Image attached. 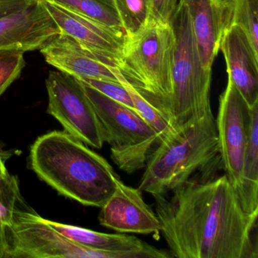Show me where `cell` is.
Listing matches in <instances>:
<instances>
[{
  "label": "cell",
  "mask_w": 258,
  "mask_h": 258,
  "mask_svg": "<svg viewBox=\"0 0 258 258\" xmlns=\"http://www.w3.org/2000/svg\"><path fill=\"white\" fill-rule=\"evenodd\" d=\"M8 173V170H7L5 163H4V159H3L2 154L0 152V176H6Z\"/></svg>",
  "instance_id": "4316f807"
},
{
  "label": "cell",
  "mask_w": 258,
  "mask_h": 258,
  "mask_svg": "<svg viewBox=\"0 0 258 258\" xmlns=\"http://www.w3.org/2000/svg\"><path fill=\"white\" fill-rule=\"evenodd\" d=\"M118 79L120 84L126 88L134 102L135 111L144 119L145 121L158 134L160 140L168 139L177 131L170 123L167 117L154 106L147 99H145L119 72ZM160 142V143H161Z\"/></svg>",
  "instance_id": "d6986e66"
},
{
  "label": "cell",
  "mask_w": 258,
  "mask_h": 258,
  "mask_svg": "<svg viewBox=\"0 0 258 258\" xmlns=\"http://www.w3.org/2000/svg\"><path fill=\"white\" fill-rule=\"evenodd\" d=\"M174 49L170 22L152 18L138 32L126 37L117 61L123 78L167 117L173 92Z\"/></svg>",
  "instance_id": "277c9868"
},
{
  "label": "cell",
  "mask_w": 258,
  "mask_h": 258,
  "mask_svg": "<svg viewBox=\"0 0 258 258\" xmlns=\"http://www.w3.org/2000/svg\"><path fill=\"white\" fill-rule=\"evenodd\" d=\"M38 0H0V18L22 11Z\"/></svg>",
  "instance_id": "d4e9b609"
},
{
  "label": "cell",
  "mask_w": 258,
  "mask_h": 258,
  "mask_svg": "<svg viewBox=\"0 0 258 258\" xmlns=\"http://www.w3.org/2000/svg\"><path fill=\"white\" fill-rule=\"evenodd\" d=\"M48 64L78 79L120 84L116 61L91 52L63 33L52 37L40 48Z\"/></svg>",
  "instance_id": "30bf717a"
},
{
  "label": "cell",
  "mask_w": 258,
  "mask_h": 258,
  "mask_svg": "<svg viewBox=\"0 0 258 258\" xmlns=\"http://www.w3.org/2000/svg\"><path fill=\"white\" fill-rule=\"evenodd\" d=\"M46 87L48 113L72 137L102 149L105 143L102 126L81 81L64 72L50 71Z\"/></svg>",
  "instance_id": "ba28073f"
},
{
  "label": "cell",
  "mask_w": 258,
  "mask_h": 258,
  "mask_svg": "<svg viewBox=\"0 0 258 258\" xmlns=\"http://www.w3.org/2000/svg\"><path fill=\"white\" fill-rule=\"evenodd\" d=\"M172 2H173V6L176 7V4H177L178 0H172Z\"/></svg>",
  "instance_id": "83f0119b"
},
{
  "label": "cell",
  "mask_w": 258,
  "mask_h": 258,
  "mask_svg": "<svg viewBox=\"0 0 258 258\" xmlns=\"http://www.w3.org/2000/svg\"><path fill=\"white\" fill-rule=\"evenodd\" d=\"M219 157L217 124L211 111L181 125L158 144L146 162L138 188L153 197L167 194Z\"/></svg>",
  "instance_id": "3957f363"
},
{
  "label": "cell",
  "mask_w": 258,
  "mask_h": 258,
  "mask_svg": "<svg viewBox=\"0 0 258 258\" xmlns=\"http://www.w3.org/2000/svg\"><path fill=\"white\" fill-rule=\"evenodd\" d=\"M228 80L241 95L247 108L258 103V54L238 26L226 29L220 43Z\"/></svg>",
  "instance_id": "5bb4252c"
},
{
  "label": "cell",
  "mask_w": 258,
  "mask_h": 258,
  "mask_svg": "<svg viewBox=\"0 0 258 258\" xmlns=\"http://www.w3.org/2000/svg\"><path fill=\"white\" fill-rule=\"evenodd\" d=\"M186 7L202 64L211 70L223 34L229 28L228 0H178Z\"/></svg>",
  "instance_id": "9a60e30c"
},
{
  "label": "cell",
  "mask_w": 258,
  "mask_h": 258,
  "mask_svg": "<svg viewBox=\"0 0 258 258\" xmlns=\"http://www.w3.org/2000/svg\"><path fill=\"white\" fill-rule=\"evenodd\" d=\"M83 84L100 122L105 143L110 146L114 164L128 174L144 168L161 142L158 134L137 111Z\"/></svg>",
  "instance_id": "8992f818"
},
{
  "label": "cell",
  "mask_w": 258,
  "mask_h": 258,
  "mask_svg": "<svg viewBox=\"0 0 258 258\" xmlns=\"http://www.w3.org/2000/svg\"><path fill=\"white\" fill-rule=\"evenodd\" d=\"M238 198L246 212L258 214V103L248 109L247 144Z\"/></svg>",
  "instance_id": "e0dca14e"
},
{
  "label": "cell",
  "mask_w": 258,
  "mask_h": 258,
  "mask_svg": "<svg viewBox=\"0 0 258 258\" xmlns=\"http://www.w3.org/2000/svg\"><path fill=\"white\" fill-rule=\"evenodd\" d=\"M97 21L117 32L125 34L112 0H44Z\"/></svg>",
  "instance_id": "ac0fdd59"
},
{
  "label": "cell",
  "mask_w": 258,
  "mask_h": 258,
  "mask_svg": "<svg viewBox=\"0 0 258 258\" xmlns=\"http://www.w3.org/2000/svg\"><path fill=\"white\" fill-rule=\"evenodd\" d=\"M49 224L71 241L91 250L125 253L131 258H167L171 255L134 235L106 234L48 220Z\"/></svg>",
  "instance_id": "2e32d148"
},
{
  "label": "cell",
  "mask_w": 258,
  "mask_h": 258,
  "mask_svg": "<svg viewBox=\"0 0 258 258\" xmlns=\"http://www.w3.org/2000/svg\"><path fill=\"white\" fill-rule=\"evenodd\" d=\"M248 109L241 95L228 80L226 89L219 99L216 124L224 174L238 196L242 183Z\"/></svg>",
  "instance_id": "9c48e42d"
},
{
  "label": "cell",
  "mask_w": 258,
  "mask_h": 258,
  "mask_svg": "<svg viewBox=\"0 0 258 258\" xmlns=\"http://www.w3.org/2000/svg\"><path fill=\"white\" fill-rule=\"evenodd\" d=\"M6 258H131L125 253L91 250L78 245L36 213L16 208L7 227Z\"/></svg>",
  "instance_id": "52a82bcc"
},
{
  "label": "cell",
  "mask_w": 258,
  "mask_h": 258,
  "mask_svg": "<svg viewBox=\"0 0 258 258\" xmlns=\"http://www.w3.org/2000/svg\"><path fill=\"white\" fill-rule=\"evenodd\" d=\"M126 37L144 28L154 18L153 0H112Z\"/></svg>",
  "instance_id": "ffe728a7"
},
{
  "label": "cell",
  "mask_w": 258,
  "mask_h": 258,
  "mask_svg": "<svg viewBox=\"0 0 258 258\" xmlns=\"http://www.w3.org/2000/svg\"><path fill=\"white\" fill-rule=\"evenodd\" d=\"M217 158L185 183L154 196L161 234L178 258H257L258 214L243 209Z\"/></svg>",
  "instance_id": "6da1fadb"
},
{
  "label": "cell",
  "mask_w": 258,
  "mask_h": 258,
  "mask_svg": "<svg viewBox=\"0 0 258 258\" xmlns=\"http://www.w3.org/2000/svg\"><path fill=\"white\" fill-rule=\"evenodd\" d=\"M43 1L60 32L70 36L91 52L116 61L117 64L126 39L124 34L55 3Z\"/></svg>",
  "instance_id": "7c38bea8"
},
{
  "label": "cell",
  "mask_w": 258,
  "mask_h": 258,
  "mask_svg": "<svg viewBox=\"0 0 258 258\" xmlns=\"http://www.w3.org/2000/svg\"><path fill=\"white\" fill-rule=\"evenodd\" d=\"M175 37L173 92L167 117L179 127L196 117L212 111L210 102L211 70L202 64L186 7L178 2L169 19Z\"/></svg>",
  "instance_id": "5b68a950"
},
{
  "label": "cell",
  "mask_w": 258,
  "mask_h": 258,
  "mask_svg": "<svg viewBox=\"0 0 258 258\" xmlns=\"http://www.w3.org/2000/svg\"><path fill=\"white\" fill-rule=\"evenodd\" d=\"M19 195V182L14 176L8 173L0 176V258L7 256V227L13 221Z\"/></svg>",
  "instance_id": "44dd1931"
},
{
  "label": "cell",
  "mask_w": 258,
  "mask_h": 258,
  "mask_svg": "<svg viewBox=\"0 0 258 258\" xmlns=\"http://www.w3.org/2000/svg\"><path fill=\"white\" fill-rule=\"evenodd\" d=\"M142 192L117 179L115 191L101 207L100 224L120 233L152 234L158 239L161 222Z\"/></svg>",
  "instance_id": "8fae6325"
},
{
  "label": "cell",
  "mask_w": 258,
  "mask_h": 258,
  "mask_svg": "<svg viewBox=\"0 0 258 258\" xmlns=\"http://www.w3.org/2000/svg\"><path fill=\"white\" fill-rule=\"evenodd\" d=\"M79 80L83 84L95 89L107 97L135 111L134 102L129 93L121 84L111 82V81H97V80Z\"/></svg>",
  "instance_id": "cb8c5ba5"
},
{
  "label": "cell",
  "mask_w": 258,
  "mask_h": 258,
  "mask_svg": "<svg viewBox=\"0 0 258 258\" xmlns=\"http://www.w3.org/2000/svg\"><path fill=\"white\" fill-rule=\"evenodd\" d=\"M24 54L19 49H0V97L20 77L26 64Z\"/></svg>",
  "instance_id": "603a6c76"
},
{
  "label": "cell",
  "mask_w": 258,
  "mask_h": 258,
  "mask_svg": "<svg viewBox=\"0 0 258 258\" xmlns=\"http://www.w3.org/2000/svg\"><path fill=\"white\" fill-rule=\"evenodd\" d=\"M228 1L230 12L229 27H239L258 54V0Z\"/></svg>",
  "instance_id": "7402d4cb"
},
{
  "label": "cell",
  "mask_w": 258,
  "mask_h": 258,
  "mask_svg": "<svg viewBox=\"0 0 258 258\" xmlns=\"http://www.w3.org/2000/svg\"><path fill=\"white\" fill-rule=\"evenodd\" d=\"M30 163L42 180L86 206H103L120 178L107 160L66 131L37 138L31 148Z\"/></svg>",
  "instance_id": "7a4b0ae2"
},
{
  "label": "cell",
  "mask_w": 258,
  "mask_h": 258,
  "mask_svg": "<svg viewBox=\"0 0 258 258\" xmlns=\"http://www.w3.org/2000/svg\"><path fill=\"white\" fill-rule=\"evenodd\" d=\"M154 15L164 20H168L174 9L172 0H153Z\"/></svg>",
  "instance_id": "484cf974"
},
{
  "label": "cell",
  "mask_w": 258,
  "mask_h": 258,
  "mask_svg": "<svg viewBox=\"0 0 258 258\" xmlns=\"http://www.w3.org/2000/svg\"><path fill=\"white\" fill-rule=\"evenodd\" d=\"M59 33L43 0H38L22 11L0 18V49L35 50Z\"/></svg>",
  "instance_id": "4fadbf2b"
}]
</instances>
